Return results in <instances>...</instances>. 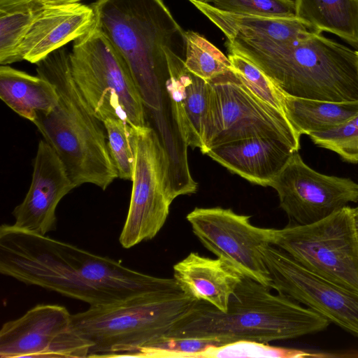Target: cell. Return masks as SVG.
<instances>
[{
	"label": "cell",
	"mask_w": 358,
	"mask_h": 358,
	"mask_svg": "<svg viewBox=\"0 0 358 358\" xmlns=\"http://www.w3.org/2000/svg\"><path fill=\"white\" fill-rule=\"evenodd\" d=\"M0 272L90 306L181 290L174 278L145 274L108 257L8 224L0 227Z\"/></svg>",
	"instance_id": "obj_1"
},
{
	"label": "cell",
	"mask_w": 358,
	"mask_h": 358,
	"mask_svg": "<svg viewBox=\"0 0 358 358\" xmlns=\"http://www.w3.org/2000/svg\"><path fill=\"white\" fill-rule=\"evenodd\" d=\"M330 322L309 308L244 275L222 312L198 301L164 338H206L219 345L241 340L268 343L324 331Z\"/></svg>",
	"instance_id": "obj_2"
},
{
	"label": "cell",
	"mask_w": 358,
	"mask_h": 358,
	"mask_svg": "<svg viewBox=\"0 0 358 358\" xmlns=\"http://www.w3.org/2000/svg\"><path fill=\"white\" fill-rule=\"evenodd\" d=\"M229 52L258 66L285 94L299 98L358 101V52L322 33L292 42L228 39Z\"/></svg>",
	"instance_id": "obj_3"
},
{
	"label": "cell",
	"mask_w": 358,
	"mask_h": 358,
	"mask_svg": "<svg viewBox=\"0 0 358 358\" xmlns=\"http://www.w3.org/2000/svg\"><path fill=\"white\" fill-rule=\"evenodd\" d=\"M37 75L50 81L57 105L33 123L64 164L75 187L90 183L105 190L118 178L103 124L93 113L72 78L69 52L61 48L36 64Z\"/></svg>",
	"instance_id": "obj_4"
},
{
	"label": "cell",
	"mask_w": 358,
	"mask_h": 358,
	"mask_svg": "<svg viewBox=\"0 0 358 358\" xmlns=\"http://www.w3.org/2000/svg\"><path fill=\"white\" fill-rule=\"evenodd\" d=\"M94 26L127 67L145 108H159L169 77L166 52H185V31L162 0H96Z\"/></svg>",
	"instance_id": "obj_5"
},
{
	"label": "cell",
	"mask_w": 358,
	"mask_h": 358,
	"mask_svg": "<svg viewBox=\"0 0 358 358\" xmlns=\"http://www.w3.org/2000/svg\"><path fill=\"white\" fill-rule=\"evenodd\" d=\"M197 301L182 290L148 293L90 306L72 315L73 324L91 345L88 357H136L164 338Z\"/></svg>",
	"instance_id": "obj_6"
},
{
	"label": "cell",
	"mask_w": 358,
	"mask_h": 358,
	"mask_svg": "<svg viewBox=\"0 0 358 358\" xmlns=\"http://www.w3.org/2000/svg\"><path fill=\"white\" fill-rule=\"evenodd\" d=\"M69 64L78 90L100 121L119 118L134 127L148 125L145 106L127 67L95 26L74 41Z\"/></svg>",
	"instance_id": "obj_7"
},
{
	"label": "cell",
	"mask_w": 358,
	"mask_h": 358,
	"mask_svg": "<svg viewBox=\"0 0 358 358\" xmlns=\"http://www.w3.org/2000/svg\"><path fill=\"white\" fill-rule=\"evenodd\" d=\"M272 245L308 270L358 292V229L347 206L308 224L272 229Z\"/></svg>",
	"instance_id": "obj_8"
},
{
	"label": "cell",
	"mask_w": 358,
	"mask_h": 358,
	"mask_svg": "<svg viewBox=\"0 0 358 358\" xmlns=\"http://www.w3.org/2000/svg\"><path fill=\"white\" fill-rule=\"evenodd\" d=\"M210 83L203 154L215 145L252 137L278 139L299 150L301 135L285 115L254 95L232 70Z\"/></svg>",
	"instance_id": "obj_9"
},
{
	"label": "cell",
	"mask_w": 358,
	"mask_h": 358,
	"mask_svg": "<svg viewBox=\"0 0 358 358\" xmlns=\"http://www.w3.org/2000/svg\"><path fill=\"white\" fill-rule=\"evenodd\" d=\"M134 146L131 199L119 237L120 243L126 249L156 236L177 196L171 179V159L155 130L148 125L134 127Z\"/></svg>",
	"instance_id": "obj_10"
},
{
	"label": "cell",
	"mask_w": 358,
	"mask_h": 358,
	"mask_svg": "<svg viewBox=\"0 0 358 358\" xmlns=\"http://www.w3.org/2000/svg\"><path fill=\"white\" fill-rule=\"evenodd\" d=\"M186 218L207 250L271 289L262 249L272 245V229L254 226L250 216L221 207L195 208Z\"/></svg>",
	"instance_id": "obj_11"
},
{
	"label": "cell",
	"mask_w": 358,
	"mask_h": 358,
	"mask_svg": "<svg viewBox=\"0 0 358 358\" xmlns=\"http://www.w3.org/2000/svg\"><path fill=\"white\" fill-rule=\"evenodd\" d=\"M262 252L272 289L358 337V292L312 272L274 245Z\"/></svg>",
	"instance_id": "obj_12"
},
{
	"label": "cell",
	"mask_w": 358,
	"mask_h": 358,
	"mask_svg": "<svg viewBox=\"0 0 358 358\" xmlns=\"http://www.w3.org/2000/svg\"><path fill=\"white\" fill-rule=\"evenodd\" d=\"M90 344L75 330L63 306L38 304L0 330V357H88Z\"/></svg>",
	"instance_id": "obj_13"
},
{
	"label": "cell",
	"mask_w": 358,
	"mask_h": 358,
	"mask_svg": "<svg viewBox=\"0 0 358 358\" xmlns=\"http://www.w3.org/2000/svg\"><path fill=\"white\" fill-rule=\"evenodd\" d=\"M280 207L290 222L308 224L358 202V184L348 178L322 174L308 166L298 151L271 182Z\"/></svg>",
	"instance_id": "obj_14"
},
{
	"label": "cell",
	"mask_w": 358,
	"mask_h": 358,
	"mask_svg": "<svg viewBox=\"0 0 358 358\" xmlns=\"http://www.w3.org/2000/svg\"><path fill=\"white\" fill-rule=\"evenodd\" d=\"M76 188L55 150L41 140L34 161L29 189L14 208L13 225L45 236L57 228L56 209L60 201Z\"/></svg>",
	"instance_id": "obj_15"
},
{
	"label": "cell",
	"mask_w": 358,
	"mask_h": 358,
	"mask_svg": "<svg viewBox=\"0 0 358 358\" xmlns=\"http://www.w3.org/2000/svg\"><path fill=\"white\" fill-rule=\"evenodd\" d=\"M95 23L93 8L80 2L43 3L15 55V62L37 64L70 41L87 34Z\"/></svg>",
	"instance_id": "obj_16"
},
{
	"label": "cell",
	"mask_w": 358,
	"mask_h": 358,
	"mask_svg": "<svg viewBox=\"0 0 358 358\" xmlns=\"http://www.w3.org/2000/svg\"><path fill=\"white\" fill-rule=\"evenodd\" d=\"M166 55L169 77L165 87L178 132L187 145L201 150L208 109L210 81L188 71L185 65V52L169 50Z\"/></svg>",
	"instance_id": "obj_17"
},
{
	"label": "cell",
	"mask_w": 358,
	"mask_h": 358,
	"mask_svg": "<svg viewBox=\"0 0 358 358\" xmlns=\"http://www.w3.org/2000/svg\"><path fill=\"white\" fill-rule=\"evenodd\" d=\"M297 152L289 145L268 137H252L215 145L205 155L249 182L269 186Z\"/></svg>",
	"instance_id": "obj_18"
},
{
	"label": "cell",
	"mask_w": 358,
	"mask_h": 358,
	"mask_svg": "<svg viewBox=\"0 0 358 358\" xmlns=\"http://www.w3.org/2000/svg\"><path fill=\"white\" fill-rule=\"evenodd\" d=\"M244 275L222 259H211L194 252L173 266V278L185 294L222 312L227 310L230 296Z\"/></svg>",
	"instance_id": "obj_19"
},
{
	"label": "cell",
	"mask_w": 358,
	"mask_h": 358,
	"mask_svg": "<svg viewBox=\"0 0 358 358\" xmlns=\"http://www.w3.org/2000/svg\"><path fill=\"white\" fill-rule=\"evenodd\" d=\"M191 2L228 39L292 42L321 33L296 16L280 18L232 13L220 10L210 3Z\"/></svg>",
	"instance_id": "obj_20"
},
{
	"label": "cell",
	"mask_w": 358,
	"mask_h": 358,
	"mask_svg": "<svg viewBox=\"0 0 358 358\" xmlns=\"http://www.w3.org/2000/svg\"><path fill=\"white\" fill-rule=\"evenodd\" d=\"M0 98L20 116L34 122L58 102L55 86L41 76H32L8 65L0 66Z\"/></svg>",
	"instance_id": "obj_21"
},
{
	"label": "cell",
	"mask_w": 358,
	"mask_h": 358,
	"mask_svg": "<svg viewBox=\"0 0 358 358\" xmlns=\"http://www.w3.org/2000/svg\"><path fill=\"white\" fill-rule=\"evenodd\" d=\"M283 111L301 136H309L351 120L358 115V101L334 102L294 97L285 94Z\"/></svg>",
	"instance_id": "obj_22"
},
{
	"label": "cell",
	"mask_w": 358,
	"mask_h": 358,
	"mask_svg": "<svg viewBox=\"0 0 358 358\" xmlns=\"http://www.w3.org/2000/svg\"><path fill=\"white\" fill-rule=\"evenodd\" d=\"M296 16L320 32L335 34L358 48V1L294 0Z\"/></svg>",
	"instance_id": "obj_23"
},
{
	"label": "cell",
	"mask_w": 358,
	"mask_h": 358,
	"mask_svg": "<svg viewBox=\"0 0 358 358\" xmlns=\"http://www.w3.org/2000/svg\"><path fill=\"white\" fill-rule=\"evenodd\" d=\"M43 3L39 0H0V64L15 62L17 50Z\"/></svg>",
	"instance_id": "obj_24"
},
{
	"label": "cell",
	"mask_w": 358,
	"mask_h": 358,
	"mask_svg": "<svg viewBox=\"0 0 358 358\" xmlns=\"http://www.w3.org/2000/svg\"><path fill=\"white\" fill-rule=\"evenodd\" d=\"M185 65L191 73L207 81L232 70L228 57L199 34L185 31Z\"/></svg>",
	"instance_id": "obj_25"
},
{
	"label": "cell",
	"mask_w": 358,
	"mask_h": 358,
	"mask_svg": "<svg viewBox=\"0 0 358 358\" xmlns=\"http://www.w3.org/2000/svg\"><path fill=\"white\" fill-rule=\"evenodd\" d=\"M328 356L325 354L310 352L303 350L272 346L266 343L241 340L220 345H212L198 354L196 358H304Z\"/></svg>",
	"instance_id": "obj_26"
},
{
	"label": "cell",
	"mask_w": 358,
	"mask_h": 358,
	"mask_svg": "<svg viewBox=\"0 0 358 358\" xmlns=\"http://www.w3.org/2000/svg\"><path fill=\"white\" fill-rule=\"evenodd\" d=\"M228 58L236 76L254 95L284 113L285 94L258 66L236 52H229Z\"/></svg>",
	"instance_id": "obj_27"
},
{
	"label": "cell",
	"mask_w": 358,
	"mask_h": 358,
	"mask_svg": "<svg viewBox=\"0 0 358 358\" xmlns=\"http://www.w3.org/2000/svg\"><path fill=\"white\" fill-rule=\"evenodd\" d=\"M103 124L118 178L131 181L135 161L134 127L119 118H108Z\"/></svg>",
	"instance_id": "obj_28"
},
{
	"label": "cell",
	"mask_w": 358,
	"mask_h": 358,
	"mask_svg": "<svg viewBox=\"0 0 358 358\" xmlns=\"http://www.w3.org/2000/svg\"><path fill=\"white\" fill-rule=\"evenodd\" d=\"M309 136L316 145L337 153L345 162L358 164V127L350 121Z\"/></svg>",
	"instance_id": "obj_29"
},
{
	"label": "cell",
	"mask_w": 358,
	"mask_h": 358,
	"mask_svg": "<svg viewBox=\"0 0 358 358\" xmlns=\"http://www.w3.org/2000/svg\"><path fill=\"white\" fill-rule=\"evenodd\" d=\"M213 3L227 13L267 17H296L294 0H214Z\"/></svg>",
	"instance_id": "obj_30"
},
{
	"label": "cell",
	"mask_w": 358,
	"mask_h": 358,
	"mask_svg": "<svg viewBox=\"0 0 358 358\" xmlns=\"http://www.w3.org/2000/svg\"><path fill=\"white\" fill-rule=\"evenodd\" d=\"M212 345H219L213 340L183 338H162L141 349L138 357L196 358L198 354Z\"/></svg>",
	"instance_id": "obj_31"
},
{
	"label": "cell",
	"mask_w": 358,
	"mask_h": 358,
	"mask_svg": "<svg viewBox=\"0 0 358 358\" xmlns=\"http://www.w3.org/2000/svg\"><path fill=\"white\" fill-rule=\"evenodd\" d=\"M43 3H51V4H57V3H74L79 2L82 0H39Z\"/></svg>",
	"instance_id": "obj_32"
},
{
	"label": "cell",
	"mask_w": 358,
	"mask_h": 358,
	"mask_svg": "<svg viewBox=\"0 0 358 358\" xmlns=\"http://www.w3.org/2000/svg\"><path fill=\"white\" fill-rule=\"evenodd\" d=\"M353 212L356 225L358 228V206L356 208H353Z\"/></svg>",
	"instance_id": "obj_33"
},
{
	"label": "cell",
	"mask_w": 358,
	"mask_h": 358,
	"mask_svg": "<svg viewBox=\"0 0 358 358\" xmlns=\"http://www.w3.org/2000/svg\"><path fill=\"white\" fill-rule=\"evenodd\" d=\"M354 125L358 127V115L350 120Z\"/></svg>",
	"instance_id": "obj_34"
},
{
	"label": "cell",
	"mask_w": 358,
	"mask_h": 358,
	"mask_svg": "<svg viewBox=\"0 0 358 358\" xmlns=\"http://www.w3.org/2000/svg\"><path fill=\"white\" fill-rule=\"evenodd\" d=\"M189 1H198V2H201V3H210V2L213 3V1L214 0H189Z\"/></svg>",
	"instance_id": "obj_35"
},
{
	"label": "cell",
	"mask_w": 358,
	"mask_h": 358,
	"mask_svg": "<svg viewBox=\"0 0 358 358\" xmlns=\"http://www.w3.org/2000/svg\"><path fill=\"white\" fill-rule=\"evenodd\" d=\"M357 1H358V0H357Z\"/></svg>",
	"instance_id": "obj_36"
},
{
	"label": "cell",
	"mask_w": 358,
	"mask_h": 358,
	"mask_svg": "<svg viewBox=\"0 0 358 358\" xmlns=\"http://www.w3.org/2000/svg\"><path fill=\"white\" fill-rule=\"evenodd\" d=\"M357 52H358V50H357Z\"/></svg>",
	"instance_id": "obj_37"
},
{
	"label": "cell",
	"mask_w": 358,
	"mask_h": 358,
	"mask_svg": "<svg viewBox=\"0 0 358 358\" xmlns=\"http://www.w3.org/2000/svg\"><path fill=\"white\" fill-rule=\"evenodd\" d=\"M358 229V228H357Z\"/></svg>",
	"instance_id": "obj_38"
}]
</instances>
